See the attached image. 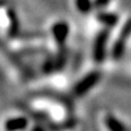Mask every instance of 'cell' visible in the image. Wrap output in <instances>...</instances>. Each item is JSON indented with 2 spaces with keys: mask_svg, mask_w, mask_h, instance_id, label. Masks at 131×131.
Listing matches in <instances>:
<instances>
[{
  "mask_svg": "<svg viewBox=\"0 0 131 131\" xmlns=\"http://www.w3.org/2000/svg\"><path fill=\"white\" fill-rule=\"evenodd\" d=\"M98 80H100V74L98 73H91V74L83 78V80L80 81V83L75 85V93L78 95H82V94L86 93L88 91L92 89L94 84H96Z\"/></svg>",
  "mask_w": 131,
  "mask_h": 131,
  "instance_id": "obj_1",
  "label": "cell"
},
{
  "mask_svg": "<svg viewBox=\"0 0 131 131\" xmlns=\"http://www.w3.org/2000/svg\"><path fill=\"white\" fill-rule=\"evenodd\" d=\"M106 39H107V34H106V33H102V34H100V36L97 37L96 42H95V49H94V55H95V58H96L98 61L103 60V58H104Z\"/></svg>",
  "mask_w": 131,
  "mask_h": 131,
  "instance_id": "obj_2",
  "label": "cell"
},
{
  "mask_svg": "<svg viewBox=\"0 0 131 131\" xmlns=\"http://www.w3.org/2000/svg\"><path fill=\"white\" fill-rule=\"evenodd\" d=\"M27 125V120L23 118H14V119L8 120L6 124V129L8 131H15L20 129H24Z\"/></svg>",
  "mask_w": 131,
  "mask_h": 131,
  "instance_id": "obj_3",
  "label": "cell"
},
{
  "mask_svg": "<svg viewBox=\"0 0 131 131\" xmlns=\"http://www.w3.org/2000/svg\"><path fill=\"white\" fill-rule=\"evenodd\" d=\"M106 124L109 128L110 131H125L124 125L120 124V121H118L116 118H114L112 116H108L106 119Z\"/></svg>",
  "mask_w": 131,
  "mask_h": 131,
  "instance_id": "obj_4",
  "label": "cell"
},
{
  "mask_svg": "<svg viewBox=\"0 0 131 131\" xmlns=\"http://www.w3.org/2000/svg\"><path fill=\"white\" fill-rule=\"evenodd\" d=\"M77 5H78V8L83 12H88L90 10V1L89 0H77Z\"/></svg>",
  "mask_w": 131,
  "mask_h": 131,
  "instance_id": "obj_5",
  "label": "cell"
}]
</instances>
